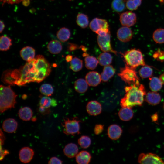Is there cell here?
<instances>
[{"label":"cell","instance_id":"11","mask_svg":"<svg viewBox=\"0 0 164 164\" xmlns=\"http://www.w3.org/2000/svg\"><path fill=\"white\" fill-rule=\"evenodd\" d=\"M90 29L96 33L98 30L102 29H109V25L105 19L96 18L94 19L90 23Z\"/></svg>","mask_w":164,"mask_h":164},{"label":"cell","instance_id":"46","mask_svg":"<svg viewBox=\"0 0 164 164\" xmlns=\"http://www.w3.org/2000/svg\"><path fill=\"white\" fill-rule=\"evenodd\" d=\"M5 28V24L2 21L0 20V32L1 33Z\"/></svg>","mask_w":164,"mask_h":164},{"label":"cell","instance_id":"13","mask_svg":"<svg viewBox=\"0 0 164 164\" xmlns=\"http://www.w3.org/2000/svg\"><path fill=\"white\" fill-rule=\"evenodd\" d=\"M86 110L90 115L96 116L99 114L102 111L101 104L96 101L89 102L86 106Z\"/></svg>","mask_w":164,"mask_h":164},{"label":"cell","instance_id":"8","mask_svg":"<svg viewBox=\"0 0 164 164\" xmlns=\"http://www.w3.org/2000/svg\"><path fill=\"white\" fill-rule=\"evenodd\" d=\"M138 162L140 164H164V162L159 156L150 153L140 154Z\"/></svg>","mask_w":164,"mask_h":164},{"label":"cell","instance_id":"35","mask_svg":"<svg viewBox=\"0 0 164 164\" xmlns=\"http://www.w3.org/2000/svg\"><path fill=\"white\" fill-rule=\"evenodd\" d=\"M153 71L150 67L146 65L143 66L139 70V73L140 77L143 79L152 77Z\"/></svg>","mask_w":164,"mask_h":164},{"label":"cell","instance_id":"17","mask_svg":"<svg viewBox=\"0 0 164 164\" xmlns=\"http://www.w3.org/2000/svg\"><path fill=\"white\" fill-rule=\"evenodd\" d=\"M20 54L21 58L24 60L28 62L35 59V51L32 47L27 46L22 48Z\"/></svg>","mask_w":164,"mask_h":164},{"label":"cell","instance_id":"42","mask_svg":"<svg viewBox=\"0 0 164 164\" xmlns=\"http://www.w3.org/2000/svg\"><path fill=\"white\" fill-rule=\"evenodd\" d=\"M62 163V161L61 160L55 157L51 158L48 162L49 164H61Z\"/></svg>","mask_w":164,"mask_h":164},{"label":"cell","instance_id":"40","mask_svg":"<svg viewBox=\"0 0 164 164\" xmlns=\"http://www.w3.org/2000/svg\"><path fill=\"white\" fill-rule=\"evenodd\" d=\"M153 57L158 61L163 62L164 61V51L158 50L154 53Z\"/></svg>","mask_w":164,"mask_h":164},{"label":"cell","instance_id":"41","mask_svg":"<svg viewBox=\"0 0 164 164\" xmlns=\"http://www.w3.org/2000/svg\"><path fill=\"white\" fill-rule=\"evenodd\" d=\"M104 126L100 124L96 125L94 129V132L96 135H98L101 133L104 130Z\"/></svg>","mask_w":164,"mask_h":164},{"label":"cell","instance_id":"49","mask_svg":"<svg viewBox=\"0 0 164 164\" xmlns=\"http://www.w3.org/2000/svg\"><path fill=\"white\" fill-rule=\"evenodd\" d=\"M152 120L153 121H156L158 119V116L157 114H155L151 117Z\"/></svg>","mask_w":164,"mask_h":164},{"label":"cell","instance_id":"23","mask_svg":"<svg viewBox=\"0 0 164 164\" xmlns=\"http://www.w3.org/2000/svg\"><path fill=\"white\" fill-rule=\"evenodd\" d=\"M47 48L49 52L53 54H57L62 51L61 43L57 40H52L49 42Z\"/></svg>","mask_w":164,"mask_h":164},{"label":"cell","instance_id":"28","mask_svg":"<svg viewBox=\"0 0 164 164\" xmlns=\"http://www.w3.org/2000/svg\"><path fill=\"white\" fill-rule=\"evenodd\" d=\"M84 60L85 67L88 69H95L99 63L98 60L95 57L89 55L86 56Z\"/></svg>","mask_w":164,"mask_h":164},{"label":"cell","instance_id":"33","mask_svg":"<svg viewBox=\"0 0 164 164\" xmlns=\"http://www.w3.org/2000/svg\"><path fill=\"white\" fill-rule=\"evenodd\" d=\"M154 40L157 43L161 44L164 43V29H157L154 32L153 36Z\"/></svg>","mask_w":164,"mask_h":164},{"label":"cell","instance_id":"5","mask_svg":"<svg viewBox=\"0 0 164 164\" xmlns=\"http://www.w3.org/2000/svg\"><path fill=\"white\" fill-rule=\"evenodd\" d=\"M122 80L129 85L140 84L135 69L132 68L126 64L124 68H121L118 74Z\"/></svg>","mask_w":164,"mask_h":164},{"label":"cell","instance_id":"20","mask_svg":"<svg viewBox=\"0 0 164 164\" xmlns=\"http://www.w3.org/2000/svg\"><path fill=\"white\" fill-rule=\"evenodd\" d=\"M115 72V70L112 66H105L101 74V80L104 82L107 81L114 76Z\"/></svg>","mask_w":164,"mask_h":164},{"label":"cell","instance_id":"50","mask_svg":"<svg viewBox=\"0 0 164 164\" xmlns=\"http://www.w3.org/2000/svg\"><path fill=\"white\" fill-rule=\"evenodd\" d=\"M162 84H164V73L161 74L159 78Z\"/></svg>","mask_w":164,"mask_h":164},{"label":"cell","instance_id":"29","mask_svg":"<svg viewBox=\"0 0 164 164\" xmlns=\"http://www.w3.org/2000/svg\"><path fill=\"white\" fill-rule=\"evenodd\" d=\"M70 32L67 28L63 27L61 28L57 32V37L58 39L62 42L67 41L70 36Z\"/></svg>","mask_w":164,"mask_h":164},{"label":"cell","instance_id":"34","mask_svg":"<svg viewBox=\"0 0 164 164\" xmlns=\"http://www.w3.org/2000/svg\"><path fill=\"white\" fill-rule=\"evenodd\" d=\"M83 67V61L79 58L77 57L73 58L70 61V68L74 72H78Z\"/></svg>","mask_w":164,"mask_h":164},{"label":"cell","instance_id":"45","mask_svg":"<svg viewBox=\"0 0 164 164\" xmlns=\"http://www.w3.org/2000/svg\"><path fill=\"white\" fill-rule=\"evenodd\" d=\"M68 50L70 51L74 50L78 48V46L73 43H69Z\"/></svg>","mask_w":164,"mask_h":164},{"label":"cell","instance_id":"9","mask_svg":"<svg viewBox=\"0 0 164 164\" xmlns=\"http://www.w3.org/2000/svg\"><path fill=\"white\" fill-rule=\"evenodd\" d=\"M119 20L122 25L129 27L136 23L137 17L134 13L131 11H127L121 14Z\"/></svg>","mask_w":164,"mask_h":164},{"label":"cell","instance_id":"38","mask_svg":"<svg viewBox=\"0 0 164 164\" xmlns=\"http://www.w3.org/2000/svg\"><path fill=\"white\" fill-rule=\"evenodd\" d=\"M78 142L82 148L86 149L89 147L90 145L91 140L90 138L88 136L83 135L78 139Z\"/></svg>","mask_w":164,"mask_h":164},{"label":"cell","instance_id":"47","mask_svg":"<svg viewBox=\"0 0 164 164\" xmlns=\"http://www.w3.org/2000/svg\"><path fill=\"white\" fill-rule=\"evenodd\" d=\"M22 3L25 6H28L30 4L29 0H22Z\"/></svg>","mask_w":164,"mask_h":164},{"label":"cell","instance_id":"7","mask_svg":"<svg viewBox=\"0 0 164 164\" xmlns=\"http://www.w3.org/2000/svg\"><path fill=\"white\" fill-rule=\"evenodd\" d=\"M97 42L100 48L103 51L111 52L117 55V52L113 49L111 45L110 32L105 36H101L98 35Z\"/></svg>","mask_w":164,"mask_h":164},{"label":"cell","instance_id":"36","mask_svg":"<svg viewBox=\"0 0 164 164\" xmlns=\"http://www.w3.org/2000/svg\"><path fill=\"white\" fill-rule=\"evenodd\" d=\"M112 9L117 12H121L125 9L124 0H113L111 3Z\"/></svg>","mask_w":164,"mask_h":164},{"label":"cell","instance_id":"3","mask_svg":"<svg viewBox=\"0 0 164 164\" xmlns=\"http://www.w3.org/2000/svg\"><path fill=\"white\" fill-rule=\"evenodd\" d=\"M17 95L10 86H0V111L3 113L7 110L14 108L16 103Z\"/></svg>","mask_w":164,"mask_h":164},{"label":"cell","instance_id":"52","mask_svg":"<svg viewBox=\"0 0 164 164\" xmlns=\"http://www.w3.org/2000/svg\"></svg>","mask_w":164,"mask_h":164},{"label":"cell","instance_id":"39","mask_svg":"<svg viewBox=\"0 0 164 164\" xmlns=\"http://www.w3.org/2000/svg\"><path fill=\"white\" fill-rule=\"evenodd\" d=\"M142 2V0H127L126 3V6L130 10H136L140 5Z\"/></svg>","mask_w":164,"mask_h":164},{"label":"cell","instance_id":"6","mask_svg":"<svg viewBox=\"0 0 164 164\" xmlns=\"http://www.w3.org/2000/svg\"><path fill=\"white\" fill-rule=\"evenodd\" d=\"M80 121L77 118L74 117L71 119H64L62 125L64 127L63 132L65 134L74 135L80 133Z\"/></svg>","mask_w":164,"mask_h":164},{"label":"cell","instance_id":"12","mask_svg":"<svg viewBox=\"0 0 164 164\" xmlns=\"http://www.w3.org/2000/svg\"><path fill=\"white\" fill-rule=\"evenodd\" d=\"M34 155L33 150L29 147H26L22 148L19 151V157L22 162L27 163L32 160Z\"/></svg>","mask_w":164,"mask_h":164},{"label":"cell","instance_id":"48","mask_svg":"<svg viewBox=\"0 0 164 164\" xmlns=\"http://www.w3.org/2000/svg\"><path fill=\"white\" fill-rule=\"evenodd\" d=\"M65 59L67 62H70L73 59L72 56L70 55H68L66 56Z\"/></svg>","mask_w":164,"mask_h":164},{"label":"cell","instance_id":"27","mask_svg":"<svg viewBox=\"0 0 164 164\" xmlns=\"http://www.w3.org/2000/svg\"><path fill=\"white\" fill-rule=\"evenodd\" d=\"M39 104L40 106L48 108L51 106H56L57 104V102L55 99H51L49 96H46L41 98Z\"/></svg>","mask_w":164,"mask_h":164},{"label":"cell","instance_id":"18","mask_svg":"<svg viewBox=\"0 0 164 164\" xmlns=\"http://www.w3.org/2000/svg\"><path fill=\"white\" fill-rule=\"evenodd\" d=\"M64 155L69 158H72L76 156L78 153V148L75 144L71 143L67 145L63 149Z\"/></svg>","mask_w":164,"mask_h":164},{"label":"cell","instance_id":"31","mask_svg":"<svg viewBox=\"0 0 164 164\" xmlns=\"http://www.w3.org/2000/svg\"><path fill=\"white\" fill-rule=\"evenodd\" d=\"M12 45V40L9 37L2 36L0 38V50L6 51L9 50Z\"/></svg>","mask_w":164,"mask_h":164},{"label":"cell","instance_id":"43","mask_svg":"<svg viewBox=\"0 0 164 164\" xmlns=\"http://www.w3.org/2000/svg\"><path fill=\"white\" fill-rule=\"evenodd\" d=\"M9 153L7 150L3 149L2 147H0V160H2L5 156Z\"/></svg>","mask_w":164,"mask_h":164},{"label":"cell","instance_id":"15","mask_svg":"<svg viewBox=\"0 0 164 164\" xmlns=\"http://www.w3.org/2000/svg\"><path fill=\"white\" fill-rule=\"evenodd\" d=\"M122 130L121 127L117 124H112L108 127L107 130V134L110 138L116 140L121 137Z\"/></svg>","mask_w":164,"mask_h":164},{"label":"cell","instance_id":"37","mask_svg":"<svg viewBox=\"0 0 164 164\" xmlns=\"http://www.w3.org/2000/svg\"><path fill=\"white\" fill-rule=\"evenodd\" d=\"M39 91L41 94L45 96H50L53 94L54 89L50 84H44L41 86Z\"/></svg>","mask_w":164,"mask_h":164},{"label":"cell","instance_id":"30","mask_svg":"<svg viewBox=\"0 0 164 164\" xmlns=\"http://www.w3.org/2000/svg\"><path fill=\"white\" fill-rule=\"evenodd\" d=\"M162 85L159 78L153 77L150 78L149 87L152 91L156 92L159 91L162 88Z\"/></svg>","mask_w":164,"mask_h":164},{"label":"cell","instance_id":"32","mask_svg":"<svg viewBox=\"0 0 164 164\" xmlns=\"http://www.w3.org/2000/svg\"><path fill=\"white\" fill-rule=\"evenodd\" d=\"M76 22L77 24L81 28H86L88 25V18L86 14L79 13L77 17Z\"/></svg>","mask_w":164,"mask_h":164},{"label":"cell","instance_id":"44","mask_svg":"<svg viewBox=\"0 0 164 164\" xmlns=\"http://www.w3.org/2000/svg\"><path fill=\"white\" fill-rule=\"evenodd\" d=\"M22 0H0L1 2H3V4L7 3L9 4H13L15 3H18L22 1Z\"/></svg>","mask_w":164,"mask_h":164},{"label":"cell","instance_id":"14","mask_svg":"<svg viewBox=\"0 0 164 164\" xmlns=\"http://www.w3.org/2000/svg\"><path fill=\"white\" fill-rule=\"evenodd\" d=\"M85 80L88 85L95 87L101 83V75L96 71H91L88 73L85 76Z\"/></svg>","mask_w":164,"mask_h":164},{"label":"cell","instance_id":"16","mask_svg":"<svg viewBox=\"0 0 164 164\" xmlns=\"http://www.w3.org/2000/svg\"><path fill=\"white\" fill-rule=\"evenodd\" d=\"M18 126L17 121L12 118H9L5 120L2 124V128L8 133H12L16 130Z\"/></svg>","mask_w":164,"mask_h":164},{"label":"cell","instance_id":"25","mask_svg":"<svg viewBox=\"0 0 164 164\" xmlns=\"http://www.w3.org/2000/svg\"><path fill=\"white\" fill-rule=\"evenodd\" d=\"M88 85L86 80L80 78L76 81L74 87L76 91L80 93H83L85 92L87 90Z\"/></svg>","mask_w":164,"mask_h":164},{"label":"cell","instance_id":"26","mask_svg":"<svg viewBox=\"0 0 164 164\" xmlns=\"http://www.w3.org/2000/svg\"><path fill=\"white\" fill-rule=\"evenodd\" d=\"M112 58L111 54L108 52H104L98 56L99 63L102 66L109 65L112 63Z\"/></svg>","mask_w":164,"mask_h":164},{"label":"cell","instance_id":"10","mask_svg":"<svg viewBox=\"0 0 164 164\" xmlns=\"http://www.w3.org/2000/svg\"><path fill=\"white\" fill-rule=\"evenodd\" d=\"M118 39L123 42L130 41L133 36L132 30L128 27L124 26L119 28L117 32Z\"/></svg>","mask_w":164,"mask_h":164},{"label":"cell","instance_id":"4","mask_svg":"<svg viewBox=\"0 0 164 164\" xmlns=\"http://www.w3.org/2000/svg\"><path fill=\"white\" fill-rule=\"evenodd\" d=\"M126 65L135 69L139 66L146 65L141 51L138 49H132L122 54Z\"/></svg>","mask_w":164,"mask_h":164},{"label":"cell","instance_id":"19","mask_svg":"<svg viewBox=\"0 0 164 164\" xmlns=\"http://www.w3.org/2000/svg\"><path fill=\"white\" fill-rule=\"evenodd\" d=\"M91 156L89 152L86 151H82L76 156V160L79 164H88L90 162Z\"/></svg>","mask_w":164,"mask_h":164},{"label":"cell","instance_id":"22","mask_svg":"<svg viewBox=\"0 0 164 164\" xmlns=\"http://www.w3.org/2000/svg\"><path fill=\"white\" fill-rule=\"evenodd\" d=\"M120 118L123 121H127L130 120L133 116V112L131 108L122 107L118 113Z\"/></svg>","mask_w":164,"mask_h":164},{"label":"cell","instance_id":"51","mask_svg":"<svg viewBox=\"0 0 164 164\" xmlns=\"http://www.w3.org/2000/svg\"><path fill=\"white\" fill-rule=\"evenodd\" d=\"M69 1H72V0H69Z\"/></svg>","mask_w":164,"mask_h":164},{"label":"cell","instance_id":"21","mask_svg":"<svg viewBox=\"0 0 164 164\" xmlns=\"http://www.w3.org/2000/svg\"><path fill=\"white\" fill-rule=\"evenodd\" d=\"M161 100L160 95L156 92H149L146 94L145 100L150 104L153 105L158 104Z\"/></svg>","mask_w":164,"mask_h":164},{"label":"cell","instance_id":"2","mask_svg":"<svg viewBox=\"0 0 164 164\" xmlns=\"http://www.w3.org/2000/svg\"><path fill=\"white\" fill-rule=\"evenodd\" d=\"M124 97L120 101L122 107L131 108L136 105L141 106L144 101V96L146 94L144 86L140 84L125 87Z\"/></svg>","mask_w":164,"mask_h":164},{"label":"cell","instance_id":"1","mask_svg":"<svg viewBox=\"0 0 164 164\" xmlns=\"http://www.w3.org/2000/svg\"><path fill=\"white\" fill-rule=\"evenodd\" d=\"M4 78L5 82L18 86L24 85L31 82L39 83L43 80L35 58L27 62L19 69L7 72Z\"/></svg>","mask_w":164,"mask_h":164},{"label":"cell","instance_id":"24","mask_svg":"<svg viewBox=\"0 0 164 164\" xmlns=\"http://www.w3.org/2000/svg\"><path fill=\"white\" fill-rule=\"evenodd\" d=\"M33 115L32 110L30 108L25 107L21 108L19 111V116L24 121H29Z\"/></svg>","mask_w":164,"mask_h":164}]
</instances>
